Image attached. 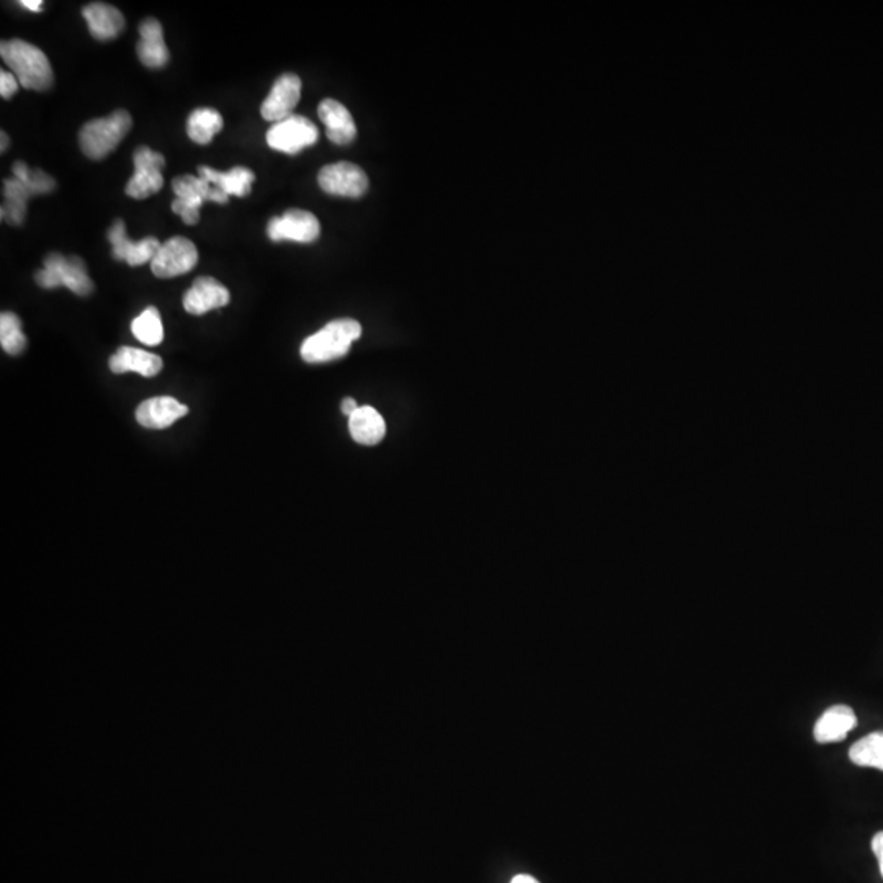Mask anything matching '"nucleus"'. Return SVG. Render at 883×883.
<instances>
[{"label":"nucleus","instance_id":"obj_32","mask_svg":"<svg viewBox=\"0 0 883 883\" xmlns=\"http://www.w3.org/2000/svg\"><path fill=\"white\" fill-rule=\"evenodd\" d=\"M511 883H538L534 877H530V875H517L512 879Z\"/></svg>","mask_w":883,"mask_h":883},{"label":"nucleus","instance_id":"obj_12","mask_svg":"<svg viewBox=\"0 0 883 883\" xmlns=\"http://www.w3.org/2000/svg\"><path fill=\"white\" fill-rule=\"evenodd\" d=\"M108 241L113 247L112 256L117 260H123L131 267L151 262L162 244L159 243V239L151 238V236L141 239L138 243L131 241L126 236V225L123 220H117L110 226Z\"/></svg>","mask_w":883,"mask_h":883},{"label":"nucleus","instance_id":"obj_14","mask_svg":"<svg viewBox=\"0 0 883 883\" xmlns=\"http://www.w3.org/2000/svg\"><path fill=\"white\" fill-rule=\"evenodd\" d=\"M189 414V408L171 396L146 399L136 409V421L146 429H167Z\"/></svg>","mask_w":883,"mask_h":883},{"label":"nucleus","instance_id":"obj_15","mask_svg":"<svg viewBox=\"0 0 883 883\" xmlns=\"http://www.w3.org/2000/svg\"><path fill=\"white\" fill-rule=\"evenodd\" d=\"M138 46L136 53L146 68L161 69L169 63V50L164 41V30L156 18H146L139 27Z\"/></svg>","mask_w":883,"mask_h":883},{"label":"nucleus","instance_id":"obj_22","mask_svg":"<svg viewBox=\"0 0 883 883\" xmlns=\"http://www.w3.org/2000/svg\"><path fill=\"white\" fill-rule=\"evenodd\" d=\"M4 197L2 221H7L12 226H22L27 216L28 200L35 195L17 177H12L4 180Z\"/></svg>","mask_w":883,"mask_h":883},{"label":"nucleus","instance_id":"obj_13","mask_svg":"<svg viewBox=\"0 0 883 883\" xmlns=\"http://www.w3.org/2000/svg\"><path fill=\"white\" fill-rule=\"evenodd\" d=\"M231 301L228 288L211 277H198L192 287L185 292L184 308L187 313L202 316L211 310H218Z\"/></svg>","mask_w":883,"mask_h":883},{"label":"nucleus","instance_id":"obj_3","mask_svg":"<svg viewBox=\"0 0 883 883\" xmlns=\"http://www.w3.org/2000/svg\"><path fill=\"white\" fill-rule=\"evenodd\" d=\"M131 125L133 120L126 110H117L108 117L87 122L79 133L82 153L92 161L104 159L122 143L131 130Z\"/></svg>","mask_w":883,"mask_h":883},{"label":"nucleus","instance_id":"obj_2","mask_svg":"<svg viewBox=\"0 0 883 883\" xmlns=\"http://www.w3.org/2000/svg\"><path fill=\"white\" fill-rule=\"evenodd\" d=\"M362 336V326L355 319H336L301 344V359L308 364H326L349 354L352 342Z\"/></svg>","mask_w":883,"mask_h":883},{"label":"nucleus","instance_id":"obj_21","mask_svg":"<svg viewBox=\"0 0 883 883\" xmlns=\"http://www.w3.org/2000/svg\"><path fill=\"white\" fill-rule=\"evenodd\" d=\"M349 431L357 444H380L386 434V424L377 409L362 406L349 417Z\"/></svg>","mask_w":883,"mask_h":883},{"label":"nucleus","instance_id":"obj_31","mask_svg":"<svg viewBox=\"0 0 883 883\" xmlns=\"http://www.w3.org/2000/svg\"><path fill=\"white\" fill-rule=\"evenodd\" d=\"M22 7L32 10V12H41L43 10V2L41 0H23Z\"/></svg>","mask_w":883,"mask_h":883},{"label":"nucleus","instance_id":"obj_17","mask_svg":"<svg viewBox=\"0 0 883 883\" xmlns=\"http://www.w3.org/2000/svg\"><path fill=\"white\" fill-rule=\"evenodd\" d=\"M856 727L857 717L851 707H848V705H833L816 722L813 735H815V740L821 743V745L839 743V741L846 740L849 731L854 730Z\"/></svg>","mask_w":883,"mask_h":883},{"label":"nucleus","instance_id":"obj_33","mask_svg":"<svg viewBox=\"0 0 883 883\" xmlns=\"http://www.w3.org/2000/svg\"><path fill=\"white\" fill-rule=\"evenodd\" d=\"M7 148H9V136L5 135L4 131H2V148H0V151L5 153Z\"/></svg>","mask_w":883,"mask_h":883},{"label":"nucleus","instance_id":"obj_20","mask_svg":"<svg viewBox=\"0 0 883 883\" xmlns=\"http://www.w3.org/2000/svg\"><path fill=\"white\" fill-rule=\"evenodd\" d=\"M198 174L202 179L223 190L226 195L234 197H247L251 193L252 184L256 180V174L247 167H233L231 171L221 172L211 167H198Z\"/></svg>","mask_w":883,"mask_h":883},{"label":"nucleus","instance_id":"obj_10","mask_svg":"<svg viewBox=\"0 0 883 883\" xmlns=\"http://www.w3.org/2000/svg\"><path fill=\"white\" fill-rule=\"evenodd\" d=\"M318 184L329 195L360 198L368 190V177L354 162L342 161L324 166L319 171Z\"/></svg>","mask_w":883,"mask_h":883},{"label":"nucleus","instance_id":"obj_7","mask_svg":"<svg viewBox=\"0 0 883 883\" xmlns=\"http://www.w3.org/2000/svg\"><path fill=\"white\" fill-rule=\"evenodd\" d=\"M133 161H135V174L126 184V195L136 200H144L156 195L164 185L162 169L166 166V157L148 146H139Z\"/></svg>","mask_w":883,"mask_h":883},{"label":"nucleus","instance_id":"obj_25","mask_svg":"<svg viewBox=\"0 0 883 883\" xmlns=\"http://www.w3.org/2000/svg\"><path fill=\"white\" fill-rule=\"evenodd\" d=\"M131 331L144 346H159L164 339V328H162L161 314L157 308L149 306L139 314L131 324Z\"/></svg>","mask_w":883,"mask_h":883},{"label":"nucleus","instance_id":"obj_30","mask_svg":"<svg viewBox=\"0 0 883 883\" xmlns=\"http://www.w3.org/2000/svg\"><path fill=\"white\" fill-rule=\"evenodd\" d=\"M341 409L342 414H346L347 417H350L352 416V414L355 413V411H357V409H359V406H357V403H355V399L346 398L344 399V401H342Z\"/></svg>","mask_w":883,"mask_h":883},{"label":"nucleus","instance_id":"obj_5","mask_svg":"<svg viewBox=\"0 0 883 883\" xmlns=\"http://www.w3.org/2000/svg\"><path fill=\"white\" fill-rule=\"evenodd\" d=\"M36 283L43 288L66 287L79 296L94 292V283L87 274L86 262L77 256L48 254L43 269L36 274Z\"/></svg>","mask_w":883,"mask_h":883},{"label":"nucleus","instance_id":"obj_29","mask_svg":"<svg viewBox=\"0 0 883 883\" xmlns=\"http://www.w3.org/2000/svg\"><path fill=\"white\" fill-rule=\"evenodd\" d=\"M872 851H874L875 857L879 859L880 874L883 877V831L875 834L874 838H872Z\"/></svg>","mask_w":883,"mask_h":883},{"label":"nucleus","instance_id":"obj_28","mask_svg":"<svg viewBox=\"0 0 883 883\" xmlns=\"http://www.w3.org/2000/svg\"><path fill=\"white\" fill-rule=\"evenodd\" d=\"M20 82L14 72L0 71V95L2 99L9 100L18 92Z\"/></svg>","mask_w":883,"mask_h":883},{"label":"nucleus","instance_id":"obj_24","mask_svg":"<svg viewBox=\"0 0 883 883\" xmlns=\"http://www.w3.org/2000/svg\"><path fill=\"white\" fill-rule=\"evenodd\" d=\"M849 758L857 766L883 771V731H874L854 743L849 749Z\"/></svg>","mask_w":883,"mask_h":883},{"label":"nucleus","instance_id":"obj_1","mask_svg":"<svg viewBox=\"0 0 883 883\" xmlns=\"http://www.w3.org/2000/svg\"><path fill=\"white\" fill-rule=\"evenodd\" d=\"M0 56L25 89L41 92L53 86L50 59L38 46L23 40L2 41Z\"/></svg>","mask_w":883,"mask_h":883},{"label":"nucleus","instance_id":"obj_11","mask_svg":"<svg viewBox=\"0 0 883 883\" xmlns=\"http://www.w3.org/2000/svg\"><path fill=\"white\" fill-rule=\"evenodd\" d=\"M301 81L295 74H283L275 81L274 87L260 107V115L267 122L278 123L292 117L293 110L300 102Z\"/></svg>","mask_w":883,"mask_h":883},{"label":"nucleus","instance_id":"obj_9","mask_svg":"<svg viewBox=\"0 0 883 883\" xmlns=\"http://www.w3.org/2000/svg\"><path fill=\"white\" fill-rule=\"evenodd\" d=\"M197 262L198 251L195 244L190 239L175 236L161 244L151 260V270L159 278L179 277L189 274Z\"/></svg>","mask_w":883,"mask_h":883},{"label":"nucleus","instance_id":"obj_19","mask_svg":"<svg viewBox=\"0 0 883 883\" xmlns=\"http://www.w3.org/2000/svg\"><path fill=\"white\" fill-rule=\"evenodd\" d=\"M110 370L117 375L122 373L136 372L143 377H156L161 372V357L146 350L135 349V347H120L115 354L110 357Z\"/></svg>","mask_w":883,"mask_h":883},{"label":"nucleus","instance_id":"obj_4","mask_svg":"<svg viewBox=\"0 0 883 883\" xmlns=\"http://www.w3.org/2000/svg\"><path fill=\"white\" fill-rule=\"evenodd\" d=\"M172 190L177 197L172 203V211L182 218L185 225L190 226L197 225L200 221V208L203 207V203L215 202L225 205L229 200V195L223 190L195 175L175 177Z\"/></svg>","mask_w":883,"mask_h":883},{"label":"nucleus","instance_id":"obj_8","mask_svg":"<svg viewBox=\"0 0 883 883\" xmlns=\"http://www.w3.org/2000/svg\"><path fill=\"white\" fill-rule=\"evenodd\" d=\"M321 234L318 218L305 210H288L283 215L275 216L267 225V236L274 243L293 241V243H314Z\"/></svg>","mask_w":883,"mask_h":883},{"label":"nucleus","instance_id":"obj_23","mask_svg":"<svg viewBox=\"0 0 883 883\" xmlns=\"http://www.w3.org/2000/svg\"><path fill=\"white\" fill-rule=\"evenodd\" d=\"M223 130V117L213 108H197L187 120V135L193 143L208 144Z\"/></svg>","mask_w":883,"mask_h":883},{"label":"nucleus","instance_id":"obj_6","mask_svg":"<svg viewBox=\"0 0 883 883\" xmlns=\"http://www.w3.org/2000/svg\"><path fill=\"white\" fill-rule=\"evenodd\" d=\"M319 138V131L311 120L292 115L282 122L274 123L267 131V144L278 153L298 154L313 146Z\"/></svg>","mask_w":883,"mask_h":883},{"label":"nucleus","instance_id":"obj_18","mask_svg":"<svg viewBox=\"0 0 883 883\" xmlns=\"http://www.w3.org/2000/svg\"><path fill=\"white\" fill-rule=\"evenodd\" d=\"M87 27L95 40L108 41L117 38L125 28V17L113 5L104 2H92L82 9Z\"/></svg>","mask_w":883,"mask_h":883},{"label":"nucleus","instance_id":"obj_26","mask_svg":"<svg viewBox=\"0 0 883 883\" xmlns=\"http://www.w3.org/2000/svg\"><path fill=\"white\" fill-rule=\"evenodd\" d=\"M0 344L9 355H20L27 347V337L17 314L10 311L0 314Z\"/></svg>","mask_w":883,"mask_h":883},{"label":"nucleus","instance_id":"obj_16","mask_svg":"<svg viewBox=\"0 0 883 883\" xmlns=\"http://www.w3.org/2000/svg\"><path fill=\"white\" fill-rule=\"evenodd\" d=\"M318 113L321 122L326 126V135L332 143L346 146L354 141L357 136V126L349 110L341 102L324 99L319 104Z\"/></svg>","mask_w":883,"mask_h":883},{"label":"nucleus","instance_id":"obj_27","mask_svg":"<svg viewBox=\"0 0 883 883\" xmlns=\"http://www.w3.org/2000/svg\"><path fill=\"white\" fill-rule=\"evenodd\" d=\"M12 172L14 177L27 185L33 195H43L56 189V182L51 175L45 174L40 169H30L23 161L15 162Z\"/></svg>","mask_w":883,"mask_h":883}]
</instances>
